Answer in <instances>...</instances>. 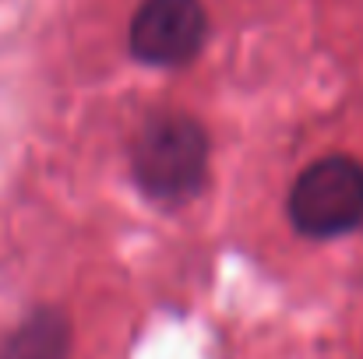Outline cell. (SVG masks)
Here are the masks:
<instances>
[{"mask_svg":"<svg viewBox=\"0 0 363 359\" xmlns=\"http://www.w3.org/2000/svg\"><path fill=\"white\" fill-rule=\"evenodd\" d=\"M71 324L60 310H35L0 349V359H67Z\"/></svg>","mask_w":363,"mask_h":359,"instance_id":"obj_4","label":"cell"},{"mask_svg":"<svg viewBox=\"0 0 363 359\" xmlns=\"http://www.w3.org/2000/svg\"><path fill=\"white\" fill-rule=\"evenodd\" d=\"M289 219L314 239L346 237L363 226V162L350 155L318 159L289 190Z\"/></svg>","mask_w":363,"mask_h":359,"instance_id":"obj_2","label":"cell"},{"mask_svg":"<svg viewBox=\"0 0 363 359\" xmlns=\"http://www.w3.org/2000/svg\"><path fill=\"white\" fill-rule=\"evenodd\" d=\"M208 35L201 0H141L130 21V53L155 67H177L198 57Z\"/></svg>","mask_w":363,"mask_h":359,"instance_id":"obj_3","label":"cell"},{"mask_svg":"<svg viewBox=\"0 0 363 359\" xmlns=\"http://www.w3.org/2000/svg\"><path fill=\"white\" fill-rule=\"evenodd\" d=\"M134 180L159 201H187L208 176V134L187 113L152 117L130 152Z\"/></svg>","mask_w":363,"mask_h":359,"instance_id":"obj_1","label":"cell"}]
</instances>
